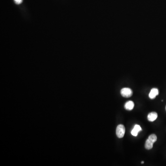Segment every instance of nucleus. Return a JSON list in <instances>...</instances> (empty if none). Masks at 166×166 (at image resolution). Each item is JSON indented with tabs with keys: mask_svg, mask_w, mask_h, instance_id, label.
I'll return each mask as SVG.
<instances>
[{
	"mask_svg": "<svg viewBox=\"0 0 166 166\" xmlns=\"http://www.w3.org/2000/svg\"><path fill=\"white\" fill-rule=\"evenodd\" d=\"M120 93L123 97L129 98L132 95V90L129 88H124L120 90Z\"/></svg>",
	"mask_w": 166,
	"mask_h": 166,
	"instance_id": "nucleus-2",
	"label": "nucleus"
},
{
	"mask_svg": "<svg viewBox=\"0 0 166 166\" xmlns=\"http://www.w3.org/2000/svg\"><path fill=\"white\" fill-rule=\"evenodd\" d=\"M159 94V90L156 88H153L151 89V91L149 93V97L151 99H154L155 98L156 96H158Z\"/></svg>",
	"mask_w": 166,
	"mask_h": 166,
	"instance_id": "nucleus-3",
	"label": "nucleus"
},
{
	"mask_svg": "<svg viewBox=\"0 0 166 166\" xmlns=\"http://www.w3.org/2000/svg\"><path fill=\"white\" fill-rule=\"evenodd\" d=\"M138 132L136 131V130H135L134 129H133L132 131H131V134L132 135H133V136L136 137L138 135Z\"/></svg>",
	"mask_w": 166,
	"mask_h": 166,
	"instance_id": "nucleus-9",
	"label": "nucleus"
},
{
	"mask_svg": "<svg viewBox=\"0 0 166 166\" xmlns=\"http://www.w3.org/2000/svg\"><path fill=\"white\" fill-rule=\"evenodd\" d=\"M141 163H142V164H144V162H143V161L141 162Z\"/></svg>",
	"mask_w": 166,
	"mask_h": 166,
	"instance_id": "nucleus-11",
	"label": "nucleus"
},
{
	"mask_svg": "<svg viewBox=\"0 0 166 166\" xmlns=\"http://www.w3.org/2000/svg\"><path fill=\"white\" fill-rule=\"evenodd\" d=\"M14 2H15L16 4H20L23 2V0H14Z\"/></svg>",
	"mask_w": 166,
	"mask_h": 166,
	"instance_id": "nucleus-10",
	"label": "nucleus"
},
{
	"mask_svg": "<svg viewBox=\"0 0 166 166\" xmlns=\"http://www.w3.org/2000/svg\"><path fill=\"white\" fill-rule=\"evenodd\" d=\"M125 133V127L123 125H119L117 126L116 130V134L118 138H122Z\"/></svg>",
	"mask_w": 166,
	"mask_h": 166,
	"instance_id": "nucleus-1",
	"label": "nucleus"
},
{
	"mask_svg": "<svg viewBox=\"0 0 166 166\" xmlns=\"http://www.w3.org/2000/svg\"><path fill=\"white\" fill-rule=\"evenodd\" d=\"M134 102L132 101H128L125 104V108L128 110H132L134 108Z\"/></svg>",
	"mask_w": 166,
	"mask_h": 166,
	"instance_id": "nucleus-5",
	"label": "nucleus"
},
{
	"mask_svg": "<svg viewBox=\"0 0 166 166\" xmlns=\"http://www.w3.org/2000/svg\"><path fill=\"white\" fill-rule=\"evenodd\" d=\"M154 144V143H153L152 142H151V141L148 138L147 140L146 141L145 144V149H148V150L151 149L153 148Z\"/></svg>",
	"mask_w": 166,
	"mask_h": 166,
	"instance_id": "nucleus-6",
	"label": "nucleus"
},
{
	"mask_svg": "<svg viewBox=\"0 0 166 166\" xmlns=\"http://www.w3.org/2000/svg\"><path fill=\"white\" fill-rule=\"evenodd\" d=\"M158 115L157 113L155 112L149 113L148 115V119L149 122H154L157 119Z\"/></svg>",
	"mask_w": 166,
	"mask_h": 166,
	"instance_id": "nucleus-4",
	"label": "nucleus"
},
{
	"mask_svg": "<svg viewBox=\"0 0 166 166\" xmlns=\"http://www.w3.org/2000/svg\"><path fill=\"white\" fill-rule=\"evenodd\" d=\"M133 129H134L135 130H136V131H137L138 132L142 130V128L140 126L138 125H136L135 126H134Z\"/></svg>",
	"mask_w": 166,
	"mask_h": 166,
	"instance_id": "nucleus-8",
	"label": "nucleus"
},
{
	"mask_svg": "<svg viewBox=\"0 0 166 166\" xmlns=\"http://www.w3.org/2000/svg\"></svg>",
	"mask_w": 166,
	"mask_h": 166,
	"instance_id": "nucleus-12",
	"label": "nucleus"
},
{
	"mask_svg": "<svg viewBox=\"0 0 166 166\" xmlns=\"http://www.w3.org/2000/svg\"><path fill=\"white\" fill-rule=\"evenodd\" d=\"M148 139L151 141V142H152L153 143H155L157 140V137L155 134H151L149 137Z\"/></svg>",
	"mask_w": 166,
	"mask_h": 166,
	"instance_id": "nucleus-7",
	"label": "nucleus"
}]
</instances>
